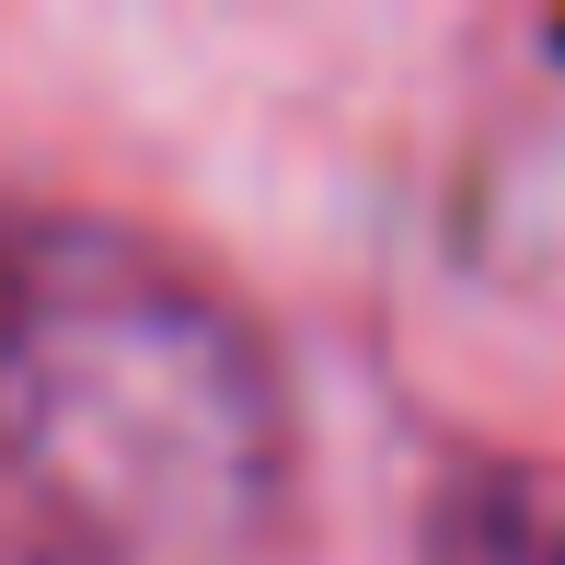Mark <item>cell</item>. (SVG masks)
Listing matches in <instances>:
<instances>
[{
	"label": "cell",
	"mask_w": 565,
	"mask_h": 565,
	"mask_svg": "<svg viewBox=\"0 0 565 565\" xmlns=\"http://www.w3.org/2000/svg\"><path fill=\"white\" fill-rule=\"evenodd\" d=\"M0 484L82 554L243 565L289 497V381L150 231L0 209Z\"/></svg>",
	"instance_id": "1"
},
{
	"label": "cell",
	"mask_w": 565,
	"mask_h": 565,
	"mask_svg": "<svg viewBox=\"0 0 565 565\" xmlns=\"http://www.w3.org/2000/svg\"><path fill=\"white\" fill-rule=\"evenodd\" d=\"M531 565H565V531H554V543H543V554H531Z\"/></svg>",
	"instance_id": "2"
}]
</instances>
